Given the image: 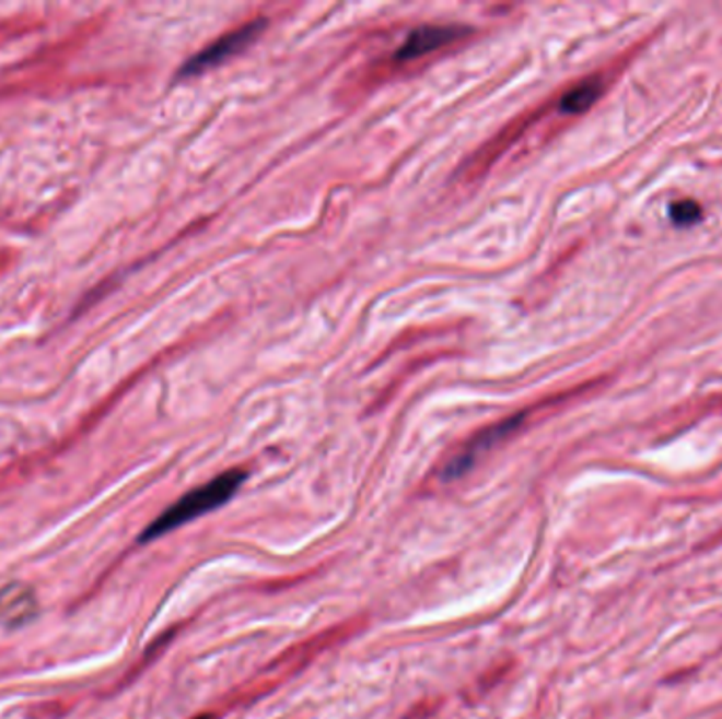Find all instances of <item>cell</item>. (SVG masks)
Masks as SVG:
<instances>
[{
	"label": "cell",
	"mask_w": 722,
	"mask_h": 719,
	"mask_svg": "<svg viewBox=\"0 0 722 719\" xmlns=\"http://www.w3.org/2000/svg\"><path fill=\"white\" fill-rule=\"evenodd\" d=\"M36 598L28 585H7L0 589V621L9 627H22L36 616Z\"/></svg>",
	"instance_id": "obj_5"
},
{
	"label": "cell",
	"mask_w": 722,
	"mask_h": 719,
	"mask_svg": "<svg viewBox=\"0 0 722 719\" xmlns=\"http://www.w3.org/2000/svg\"><path fill=\"white\" fill-rule=\"evenodd\" d=\"M669 217L676 226H691L695 222H699L701 208L695 201H678L669 208Z\"/></svg>",
	"instance_id": "obj_7"
},
{
	"label": "cell",
	"mask_w": 722,
	"mask_h": 719,
	"mask_svg": "<svg viewBox=\"0 0 722 719\" xmlns=\"http://www.w3.org/2000/svg\"><path fill=\"white\" fill-rule=\"evenodd\" d=\"M465 28L461 26H421L410 32L399 51L395 54L397 61L419 60L427 54H433L435 49H442L452 45L454 40L465 36Z\"/></svg>",
	"instance_id": "obj_4"
},
{
	"label": "cell",
	"mask_w": 722,
	"mask_h": 719,
	"mask_svg": "<svg viewBox=\"0 0 722 719\" xmlns=\"http://www.w3.org/2000/svg\"><path fill=\"white\" fill-rule=\"evenodd\" d=\"M520 422H522V416H515V419L503 420V422H499V424L481 431L480 435L465 450L461 451L458 456H454L451 462L446 464L444 480H456V478L465 475L476 464V460H478L480 453L494 448L501 439L510 437L513 431L520 426Z\"/></svg>",
	"instance_id": "obj_3"
},
{
	"label": "cell",
	"mask_w": 722,
	"mask_h": 719,
	"mask_svg": "<svg viewBox=\"0 0 722 719\" xmlns=\"http://www.w3.org/2000/svg\"><path fill=\"white\" fill-rule=\"evenodd\" d=\"M195 719H213V718H211V716H199V718H195Z\"/></svg>",
	"instance_id": "obj_8"
},
{
	"label": "cell",
	"mask_w": 722,
	"mask_h": 719,
	"mask_svg": "<svg viewBox=\"0 0 722 719\" xmlns=\"http://www.w3.org/2000/svg\"><path fill=\"white\" fill-rule=\"evenodd\" d=\"M243 481H245V473L241 469H233V471H226L208 483L199 485L197 490L184 494L178 503H174L170 509L163 510L152 521L140 540L151 542V540L161 539L184 523L222 507L224 503H229L235 496V492L240 490Z\"/></svg>",
	"instance_id": "obj_1"
},
{
	"label": "cell",
	"mask_w": 722,
	"mask_h": 719,
	"mask_svg": "<svg viewBox=\"0 0 722 719\" xmlns=\"http://www.w3.org/2000/svg\"><path fill=\"white\" fill-rule=\"evenodd\" d=\"M265 28H267V20H254L237 31L220 36L216 43H211L210 47H206L201 54H197L193 60H188L182 66L180 76H197L210 68H216L222 61L231 60L233 56L247 49Z\"/></svg>",
	"instance_id": "obj_2"
},
{
	"label": "cell",
	"mask_w": 722,
	"mask_h": 719,
	"mask_svg": "<svg viewBox=\"0 0 722 719\" xmlns=\"http://www.w3.org/2000/svg\"><path fill=\"white\" fill-rule=\"evenodd\" d=\"M602 85L598 81H585L577 87H572L560 102V108L569 115L585 113L598 97H601Z\"/></svg>",
	"instance_id": "obj_6"
}]
</instances>
